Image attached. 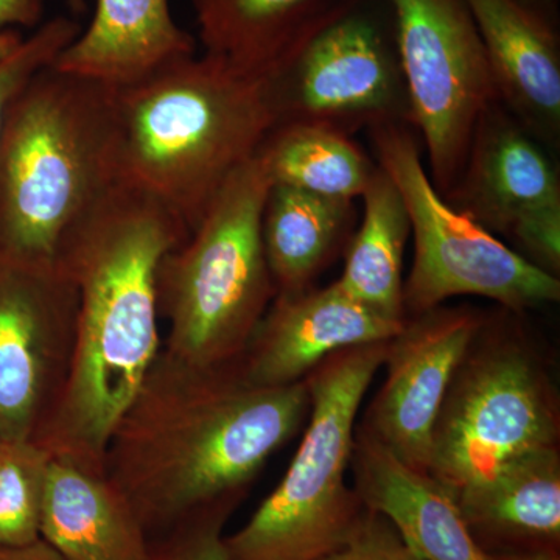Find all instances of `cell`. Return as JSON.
I'll return each instance as SVG.
<instances>
[{"instance_id":"2","label":"cell","mask_w":560,"mask_h":560,"mask_svg":"<svg viewBox=\"0 0 560 560\" xmlns=\"http://www.w3.org/2000/svg\"><path fill=\"white\" fill-rule=\"evenodd\" d=\"M190 232L167 206L117 180L70 228L55 265L77 291L68 382L36 444L105 467L110 431L162 349L156 272Z\"/></svg>"},{"instance_id":"15","label":"cell","mask_w":560,"mask_h":560,"mask_svg":"<svg viewBox=\"0 0 560 560\" xmlns=\"http://www.w3.org/2000/svg\"><path fill=\"white\" fill-rule=\"evenodd\" d=\"M503 102L539 138L560 130V47L551 22L529 0H464Z\"/></svg>"},{"instance_id":"7","label":"cell","mask_w":560,"mask_h":560,"mask_svg":"<svg viewBox=\"0 0 560 560\" xmlns=\"http://www.w3.org/2000/svg\"><path fill=\"white\" fill-rule=\"evenodd\" d=\"M559 434L558 394L539 355L485 320L442 401L429 474L456 495L515 456L559 445Z\"/></svg>"},{"instance_id":"20","label":"cell","mask_w":560,"mask_h":560,"mask_svg":"<svg viewBox=\"0 0 560 560\" xmlns=\"http://www.w3.org/2000/svg\"><path fill=\"white\" fill-rule=\"evenodd\" d=\"M194 54L197 40L173 18L171 0H97L90 27L51 66L119 88Z\"/></svg>"},{"instance_id":"22","label":"cell","mask_w":560,"mask_h":560,"mask_svg":"<svg viewBox=\"0 0 560 560\" xmlns=\"http://www.w3.org/2000/svg\"><path fill=\"white\" fill-rule=\"evenodd\" d=\"M361 200L363 220L349 243L345 271L337 282L372 311L405 320L401 267L411 234L410 217L399 189L381 167Z\"/></svg>"},{"instance_id":"21","label":"cell","mask_w":560,"mask_h":560,"mask_svg":"<svg viewBox=\"0 0 560 560\" xmlns=\"http://www.w3.org/2000/svg\"><path fill=\"white\" fill-rule=\"evenodd\" d=\"M352 201L271 184L261 215V245L276 294L311 289L348 235Z\"/></svg>"},{"instance_id":"9","label":"cell","mask_w":560,"mask_h":560,"mask_svg":"<svg viewBox=\"0 0 560 560\" xmlns=\"http://www.w3.org/2000/svg\"><path fill=\"white\" fill-rule=\"evenodd\" d=\"M408 120L445 197L458 180L482 114L500 102L485 46L464 0H388Z\"/></svg>"},{"instance_id":"14","label":"cell","mask_w":560,"mask_h":560,"mask_svg":"<svg viewBox=\"0 0 560 560\" xmlns=\"http://www.w3.org/2000/svg\"><path fill=\"white\" fill-rule=\"evenodd\" d=\"M404 324L353 300L337 280L326 289L276 294L238 366L253 385H293L331 353L389 341Z\"/></svg>"},{"instance_id":"18","label":"cell","mask_w":560,"mask_h":560,"mask_svg":"<svg viewBox=\"0 0 560 560\" xmlns=\"http://www.w3.org/2000/svg\"><path fill=\"white\" fill-rule=\"evenodd\" d=\"M455 499L488 556L560 548L559 445L515 456Z\"/></svg>"},{"instance_id":"25","label":"cell","mask_w":560,"mask_h":560,"mask_svg":"<svg viewBox=\"0 0 560 560\" xmlns=\"http://www.w3.org/2000/svg\"><path fill=\"white\" fill-rule=\"evenodd\" d=\"M81 25L75 20L57 16L43 22L36 32L24 39L20 49L0 61V132L7 110L22 88L39 72L49 68L80 35Z\"/></svg>"},{"instance_id":"6","label":"cell","mask_w":560,"mask_h":560,"mask_svg":"<svg viewBox=\"0 0 560 560\" xmlns=\"http://www.w3.org/2000/svg\"><path fill=\"white\" fill-rule=\"evenodd\" d=\"M388 342L338 350L305 377L312 404L300 447L248 523L224 536L226 560H323L348 541L364 511L346 482L357 416Z\"/></svg>"},{"instance_id":"23","label":"cell","mask_w":560,"mask_h":560,"mask_svg":"<svg viewBox=\"0 0 560 560\" xmlns=\"http://www.w3.org/2000/svg\"><path fill=\"white\" fill-rule=\"evenodd\" d=\"M257 156L272 184L338 200L361 198L377 171L348 132L318 124L278 125Z\"/></svg>"},{"instance_id":"16","label":"cell","mask_w":560,"mask_h":560,"mask_svg":"<svg viewBox=\"0 0 560 560\" xmlns=\"http://www.w3.org/2000/svg\"><path fill=\"white\" fill-rule=\"evenodd\" d=\"M350 470L368 510L393 523L425 560H489L471 536L455 495L425 471L397 459L357 425Z\"/></svg>"},{"instance_id":"31","label":"cell","mask_w":560,"mask_h":560,"mask_svg":"<svg viewBox=\"0 0 560 560\" xmlns=\"http://www.w3.org/2000/svg\"><path fill=\"white\" fill-rule=\"evenodd\" d=\"M24 39L20 31L0 32V61L5 60L11 54L20 49Z\"/></svg>"},{"instance_id":"17","label":"cell","mask_w":560,"mask_h":560,"mask_svg":"<svg viewBox=\"0 0 560 560\" xmlns=\"http://www.w3.org/2000/svg\"><path fill=\"white\" fill-rule=\"evenodd\" d=\"M205 54L278 79L302 50L366 0H191Z\"/></svg>"},{"instance_id":"10","label":"cell","mask_w":560,"mask_h":560,"mask_svg":"<svg viewBox=\"0 0 560 560\" xmlns=\"http://www.w3.org/2000/svg\"><path fill=\"white\" fill-rule=\"evenodd\" d=\"M77 291L57 265L0 259V438L33 441L60 400L75 345Z\"/></svg>"},{"instance_id":"3","label":"cell","mask_w":560,"mask_h":560,"mask_svg":"<svg viewBox=\"0 0 560 560\" xmlns=\"http://www.w3.org/2000/svg\"><path fill=\"white\" fill-rule=\"evenodd\" d=\"M117 180L147 191L189 232L279 124L272 79L197 54L114 88Z\"/></svg>"},{"instance_id":"12","label":"cell","mask_w":560,"mask_h":560,"mask_svg":"<svg viewBox=\"0 0 560 560\" xmlns=\"http://www.w3.org/2000/svg\"><path fill=\"white\" fill-rule=\"evenodd\" d=\"M445 200L510 238L548 275L560 271V183L555 165L501 103L475 128L469 154Z\"/></svg>"},{"instance_id":"11","label":"cell","mask_w":560,"mask_h":560,"mask_svg":"<svg viewBox=\"0 0 560 560\" xmlns=\"http://www.w3.org/2000/svg\"><path fill=\"white\" fill-rule=\"evenodd\" d=\"M279 124H318L342 132L408 120L394 36L377 18L350 11L319 33L272 79Z\"/></svg>"},{"instance_id":"33","label":"cell","mask_w":560,"mask_h":560,"mask_svg":"<svg viewBox=\"0 0 560 560\" xmlns=\"http://www.w3.org/2000/svg\"><path fill=\"white\" fill-rule=\"evenodd\" d=\"M3 441L2 438H0V447H2Z\"/></svg>"},{"instance_id":"1","label":"cell","mask_w":560,"mask_h":560,"mask_svg":"<svg viewBox=\"0 0 560 560\" xmlns=\"http://www.w3.org/2000/svg\"><path fill=\"white\" fill-rule=\"evenodd\" d=\"M307 381L264 388L238 363L197 368L161 349L110 431L105 471L147 537L246 493L311 412Z\"/></svg>"},{"instance_id":"26","label":"cell","mask_w":560,"mask_h":560,"mask_svg":"<svg viewBox=\"0 0 560 560\" xmlns=\"http://www.w3.org/2000/svg\"><path fill=\"white\" fill-rule=\"evenodd\" d=\"M242 501H220L153 537L145 560H226L224 526Z\"/></svg>"},{"instance_id":"19","label":"cell","mask_w":560,"mask_h":560,"mask_svg":"<svg viewBox=\"0 0 560 560\" xmlns=\"http://www.w3.org/2000/svg\"><path fill=\"white\" fill-rule=\"evenodd\" d=\"M40 539L66 560H145L149 537L105 467L51 456Z\"/></svg>"},{"instance_id":"24","label":"cell","mask_w":560,"mask_h":560,"mask_svg":"<svg viewBox=\"0 0 560 560\" xmlns=\"http://www.w3.org/2000/svg\"><path fill=\"white\" fill-rule=\"evenodd\" d=\"M51 455L33 441L0 447V548L40 539V511Z\"/></svg>"},{"instance_id":"4","label":"cell","mask_w":560,"mask_h":560,"mask_svg":"<svg viewBox=\"0 0 560 560\" xmlns=\"http://www.w3.org/2000/svg\"><path fill=\"white\" fill-rule=\"evenodd\" d=\"M116 183L114 88L39 70L0 132V259L54 265L70 228Z\"/></svg>"},{"instance_id":"8","label":"cell","mask_w":560,"mask_h":560,"mask_svg":"<svg viewBox=\"0 0 560 560\" xmlns=\"http://www.w3.org/2000/svg\"><path fill=\"white\" fill-rule=\"evenodd\" d=\"M378 162L410 217L415 259L404 282L405 318L456 296H481L522 313L560 300V280L504 245L431 183L418 140L401 124L375 125Z\"/></svg>"},{"instance_id":"32","label":"cell","mask_w":560,"mask_h":560,"mask_svg":"<svg viewBox=\"0 0 560 560\" xmlns=\"http://www.w3.org/2000/svg\"><path fill=\"white\" fill-rule=\"evenodd\" d=\"M72 2H73V5L79 7V9H81V7H83V0H72Z\"/></svg>"},{"instance_id":"29","label":"cell","mask_w":560,"mask_h":560,"mask_svg":"<svg viewBox=\"0 0 560 560\" xmlns=\"http://www.w3.org/2000/svg\"><path fill=\"white\" fill-rule=\"evenodd\" d=\"M0 560H66L43 539L24 547L0 548Z\"/></svg>"},{"instance_id":"27","label":"cell","mask_w":560,"mask_h":560,"mask_svg":"<svg viewBox=\"0 0 560 560\" xmlns=\"http://www.w3.org/2000/svg\"><path fill=\"white\" fill-rule=\"evenodd\" d=\"M323 560H425L408 547L388 518L364 508L348 541Z\"/></svg>"},{"instance_id":"13","label":"cell","mask_w":560,"mask_h":560,"mask_svg":"<svg viewBox=\"0 0 560 560\" xmlns=\"http://www.w3.org/2000/svg\"><path fill=\"white\" fill-rule=\"evenodd\" d=\"M485 319L469 307H438L405 319L388 342L386 378L360 429L408 467L429 474L442 401Z\"/></svg>"},{"instance_id":"5","label":"cell","mask_w":560,"mask_h":560,"mask_svg":"<svg viewBox=\"0 0 560 560\" xmlns=\"http://www.w3.org/2000/svg\"><path fill=\"white\" fill-rule=\"evenodd\" d=\"M271 179L254 156L228 179L189 237L156 272L162 349L197 368L238 363L272 300L261 215Z\"/></svg>"},{"instance_id":"30","label":"cell","mask_w":560,"mask_h":560,"mask_svg":"<svg viewBox=\"0 0 560 560\" xmlns=\"http://www.w3.org/2000/svg\"><path fill=\"white\" fill-rule=\"evenodd\" d=\"M489 560H560V548H544V550L500 552V555H490Z\"/></svg>"},{"instance_id":"28","label":"cell","mask_w":560,"mask_h":560,"mask_svg":"<svg viewBox=\"0 0 560 560\" xmlns=\"http://www.w3.org/2000/svg\"><path fill=\"white\" fill-rule=\"evenodd\" d=\"M44 13L46 0H0V32L39 27Z\"/></svg>"}]
</instances>
